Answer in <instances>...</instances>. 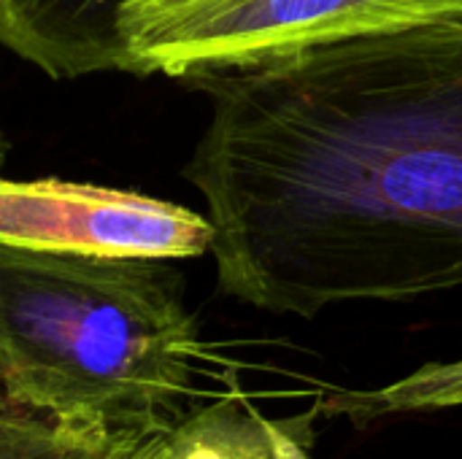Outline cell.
<instances>
[{
    "label": "cell",
    "mask_w": 462,
    "mask_h": 459,
    "mask_svg": "<svg viewBox=\"0 0 462 459\" xmlns=\"http://www.w3.org/2000/svg\"><path fill=\"white\" fill-rule=\"evenodd\" d=\"M219 289L314 319L462 289V19L187 78Z\"/></svg>",
    "instance_id": "obj_1"
},
{
    "label": "cell",
    "mask_w": 462,
    "mask_h": 459,
    "mask_svg": "<svg viewBox=\"0 0 462 459\" xmlns=\"http://www.w3.org/2000/svg\"><path fill=\"white\" fill-rule=\"evenodd\" d=\"M452 409H462V357L449 363H428L414 373L376 390L328 392L314 403L319 419H346L352 425Z\"/></svg>",
    "instance_id": "obj_8"
},
{
    "label": "cell",
    "mask_w": 462,
    "mask_h": 459,
    "mask_svg": "<svg viewBox=\"0 0 462 459\" xmlns=\"http://www.w3.org/2000/svg\"><path fill=\"white\" fill-rule=\"evenodd\" d=\"M171 425H73L16 403L0 387V459H162Z\"/></svg>",
    "instance_id": "obj_7"
},
{
    "label": "cell",
    "mask_w": 462,
    "mask_h": 459,
    "mask_svg": "<svg viewBox=\"0 0 462 459\" xmlns=\"http://www.w3.org/2000/svg\"><path fill=\"white\" fill-rule=\"evenodd\" d=\"M317 422L314 406L292 417H265L233 384L171 425L162 459H314Z\"/></svg>",
    "instance_id": "obj_6"
},
{
    "label": "cell",
    "mask_w": 462,
    "mask_h": 459,
    "mask_svg": "<svg viewBox=\"0 0 462 459\" xmlns=\"http://www.w3.org/2000/svg\"><path fill=\"white\" fill-rule=\"evenodd\" d=\"M171 260L0 241V387L87 427L171 425L203 341Z\"/></svg>",
    "instance_id": "obj_2"
},
{
    "label": "cell",
    "mask_w": 462,
    "mask_h": 459,
    "mask_svg": "<svg viewBox=\"0 0 462 459\" xmlns=\"http://www.w3.org/2000/svg\"><path fill=\"white\" fill-rule=\"evenodd\" d=\"M3 154H5V146H3V135H0V168H3Z\"/></svg>",
    "instance_id": "obj_10"
},
{
    "label": "cell",
    "mask_w": 462,
    "mask_h": 459,
    "mask_svg": "<svg viewBox=\"0 0 462 459\" xmlns=\"http://www.w3.org/2000/svg\"><path fill=\"white\" fill-rule=\"evenodd\" d=\"M208 3H214V0H135L122 14V38H125V49H127L130 73H133V51L143 41H149L168 24L179 22L181 16H187Z\"/></svg>",
    "instance_id": "obj_9"
},
{
    "label": "cell",
    "mask_w": 462,
    "mask_h": 459,
    "mask_svg": "<svg viewBox=\"0 0 462 459\" xmlns=\"http://www.w3.org/2000/svg\"><path fill=\"white\" fill-rule=\"evenodd\" d=\"M135 0H0V46L51 78L130 73L122 14Z\"/></svg>",
    "instance_id": "obj_5"
},
{
    "label": "cell",
    "mask_w": 462,
    "mask_h": 459,
    "mask_svg": "<svg viewBox=\"0 0 462 459\" xmlns=\"http://www.w3.org/2000/svg\"><path fill=\"white\" fill-rule=\"evenodd\" d=\"M447 19H462V0H214L143 41L133 73L192 78Z\"/></svg>",
    "instance_id": "obj_3"
},
{
    "label": "cell",
    "mask_w": 462,
    "mask_h": 459,
    "mask_svg": "<svg viewBox=\"0 0 462 459\" xmlns=\"http://www.w3.org/2000/svg\"><path fill=\"white\" fill-rule=\"evenodd\" d=\"M211 222L184 206L60 179L0 176V241L46 252L187 260L211 249Z\"/></svg>",
    "instance_id": "obj_4"
}]
</instances>
